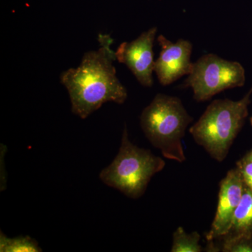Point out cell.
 Masks as SVG:
<instances>
[{"label":"cell","mask_w":252,"mask_h":252,"mask_svg":"<svg viewBox=\"0 0 252 252\" xmlns=\"http://www.w3.org/2000/svg\"><path fill=\"white\" fill-rule=\"evenodd\" d=\"M98 41V49L86 52L77 67L69 68L60 77L69 94L73 114L82 119L106 102L121 104L127 97L113 65L117 60L111 49L114 40L109 34H99Z\"/></svg>","instance_id":"6da1fadb"},{"label":"cell","mask_w":252,"mask_h":252,"mask_svg":"<svg viewBox=\"0 0 252 252\" xmlns=\"http://www.w3.org/2000/svg\"><path fill=\"white\" fill-rule=\"evenodd\" d=\"M192 122L180 98L158 94L142 111L140 124L146 137L162 157L177 162L187 160L183 140Z\"/></svg>","instance_id":"7a4b0ae2"},{"label":"cell","mask_w":252,"mask_h":252,"mask_svg":"<svg viewBox=\"0 0 252 252\" xmlns=\"http://www.w3.org/2000/svg\"><path fill=\"white\" fill-rule=\"evenodd\" d=\"M250 94L238 101H213L189 129L197 144L217 161L225 160L248 114Z\"/></svg>","instance_id":"3957f363"},{"label":"cell","mask_w":252,"mask_h":252,"mask_svg":"<svg viewBox=\"0 0 252 252\" xmlns=\"http://www.w3.org/2000/svg\"><path fill=\"white\" fill-rule=\"evenodd\" d=\"M165 167L162 158L130 142L126 125L119 153L112 163L101 171L99 177L108 187L129 198L137 199L145 193L152 177Z\"/></svg>","instance_id":"277c9868"},{"label":"cell","mask_w":252,"mask_h":252,"mask_svg":"<svg viewBox=\"0 0 252 252\" xmlns=\"http://www.w3.org/2000/svg\"><path fill=\"white\" fill-rule=\"evenodd\" d=\"M244 81L245 72L240 63L209 54L193 63L185 86L192 89L195 100L203 102L222 91L243 85Z\"/></svg>","instance_id":"5b68a950"},{"label":"cell","mask_w":252,"mask_h":252,"mask_svg":"<svg viewBox=\"0 0 252 252\" xmlns=\"http://www.w3.org/2000/svg\"><path fill=\"white\" fill-rule=\"evenodd\" d=\"M157 34V27L150 28L133 41L122 43L115 51L117 61L126 64L141 85L145 87L153 85V46Z\"/></svg>","instance_id":"8992f818"},{"label":"cell","mask_w":252,"mask_h":252,"mask_svg":"<svg viewBox=\"0 0 252 252\" xmlns=\"http://www.w3.org/2000/svg\"><path fill=\"white\" fill-rule=\"evenodd\" d=\"M157 41L161 50L154 63V72L160 84L168 86L183 76H188L193 64L190 61L191 42L183 39L172 42L162 34L158 36Z\"/></svg>","instance_id":"52a82bcc"},{"label":"cell","mask_w":252,"mask_h":252,"mask_svg":"<svg viewBox=\"0 0 252 252\" xmlns=\"http://www.w3.org/2000/svg\"><path fill=\"white\" fill-rule=\"evenodd\" d=\"M244 189L245 185L238 168L228 171L220 182L216 215L207 234L210 243L215 239L225 238L229 233Z\"/></svg>","instance_id":"ba28073f"},{"label":"cell","mask_w":252,"mask_h":252,"mask_svg":"<svg viewBox=\"0 0 252 252\" xmlns=\"http://www.w3.org/2000/svg\"><path fill=\"white\" fill-rule=\"evenodd\" d=\"M252 233V190L244 189L240 203L235 210L229 233L225 237L251 235Z\"/></svg>","instance_id":"9c48e42d"},{"label":"cell","mask_w":252,"mask_h":252,"mask_svg":"<svg viewBox=\"0 0 252 252\" xmlns=\"http://www.w3.org/2000/svg\"><path fill=\"white\" fill-rule=\"evenodd\" d=\"M172 252H201L200 235L198 232L189 233L182 226L178 227L172 236Z\"/></svg>","instance_id":"30bf717a"},{"label":"cell","mask_w":252,"mask_h":252,"mask_svg":"<svg viewBox=\"0 0 252 252\" xmlns=\"http://www.w3.org/2000/svg\"><path fill=\"white\" fill-rule=\"evenodd\" d=\"M0 252H41L42 250L34 239L29 236L7 238L0 233Z\"/></svg>","instance_id":"8fae6325"},{"label":"cell","mask_w":252,"mask_h":252,"mask_svg":"<svg viewBox=\"0 0 252 252\" xmlns=\"http://www.w3.org/2000/svg\"><path fill=\"white\" fill-rule=\"evenodd\" d=\"M222 251L225 252H252L251 235H238L225 238Z\"/></svg>","instance_id":"7c38bea8"},{"label":"cell","mask_w":252,"mask_h":252,"mask_svg":"<svg viewBox=\"0 0 252 252\" xmlns=\"http://www.w3.org/2000/svg\"><path fill=\"white\" fill-rule=\"evenodd\" d=\"M238 170L241 175L244 185L252 190V160L245 158L238 163Z\"/></svg>","instance_id":"4fadbf2b"},{"label":"cell","mask_w":252,"mask_h":252,"mask_svg":"<svg viewBox=\"0 0 252 252\" xmlns=\"http://www.w3.org/2000/svg\"><path fill=\"white\" fill-rule=\"evenodd\" d=\"M247 158L249 159V160H252V152L250 154V155L248 156V157H247Z\"/></svg>","instance_id":"5bb4252c"},{"label":"cell","mask_w":252,"mask_h":252,"mask_svg":"<svg viewBox=\"0 0 252 252\" xmlns=\"http://www.w3.org/2000/svg\"></svg>","instance_id":"9a60e30c"}]
</instances>
